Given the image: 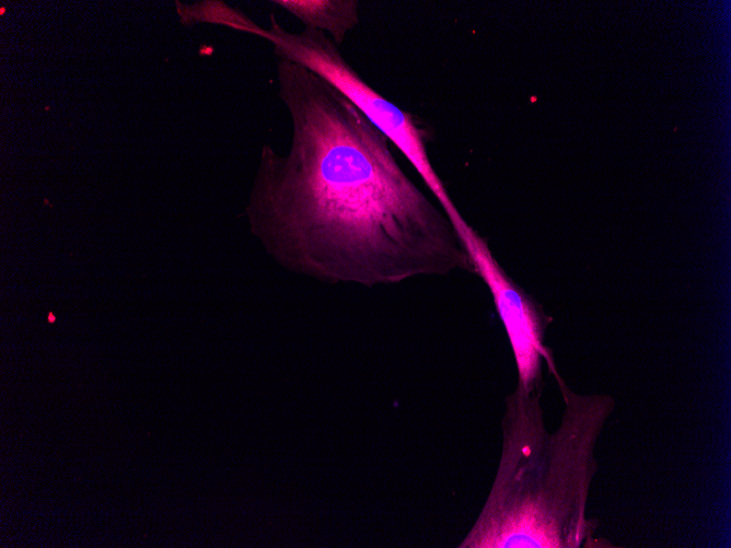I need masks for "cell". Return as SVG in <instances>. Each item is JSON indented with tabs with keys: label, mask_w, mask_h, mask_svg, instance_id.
Listing matches in <instances>:
<instances>
[{
	"label": "cell",
	"mask_w": 731,
	"mask_h": 548,
	"mask_svg": "<svg viewBox=\"0 0 731 548\" xmlns=\"http://www.w3.org/2000/svg\"><path fill=\"white\" fill-rule=\"evenodd\" d=\"M291 127L264 144L246 208L252 233L289 271L363 287L473 272L446 213L405 173L391 141L309 68L276 62Z\"/></svg>",
	"instance_id": "1"
},
{
	"label": "cell",
	"mask_w": 731,
	"mask_h": 548,
	"mask_svg": "<svg viewBox=\"0 0 731 548\" xmlns=\"http://www.w3.org/2000/svg\"><path fill=\"white\" fill-rule=\"evenodd\" d=\"M564 400L559 427L548 432L543 390L515 388L506 397L501 453L478 517L460 548H591L599 521L587 516L599 464L595 448L615 400L578 394L558 370Z\"/></svg>",
	"instance_id": "2"
},
{
	"label": "cell",
	"mask_w": 731,
	"mask_h": 548,
	"mask_svg": "<svg viewBox=\"0 0 731 548\" xmlns=\"http://www.w3.org/2000/svg\"><path fill=\"white\" fill-rule=\"evenodd\" d=\"M236 31L267 40L277 58L309 68L337 89L404 154L453 226L463 221L464 218L430 162L425 129L416 124L410 114L372 89L325 33L309 28L288 31L274 15L270 16L268 27L256 24L245 15Z\"/></svg>",
	"instance_id": "3"
},
{
	"label": "cell",
	"mask_w": 731,
	"mask_h": 548,
	"mask_svg": "<svg viewBox=\"0 0 731 548\" xmlns=\"http://www.w3.org/2000/svg\"><path fill=\"white\" fill-rule=\"evenodd\" d=\"M476 273L488 287L506 329L518 371L517 387L525 393L543 390V366L557 370L545 331L553 322L543 306L521 289L492 256L487 242L466 222L455 228Z\"/></svg>",
	"instance_id": "4"
},
{
	"label": "cell",
	"mask_w": 731,
	"mask_h": 548,
	"mask_svg": "<svg viewBox=\"0 0 731 548\" xmlns=\"http://www.w3.org/2000/svg\"><path fill=\"white\" fill-rule=\"evenodd\" d=\"M298 19L304 28L325 33L337 46L360 21L355 0H272Z\"/></svg>",
	"instance_id": "5"
}]
</instances>
